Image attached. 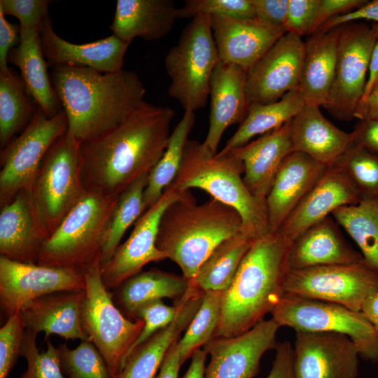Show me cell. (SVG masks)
I'll return each mask as SVG.
<instances>
[{"instance_id":"cell-1","label":"cell","mask_w":378,"mask_h":378,"mask_svg":"<svg viewBox=\"0 0 378 378\" xmlns=\"http://www.w3.org/2000/svg\"><path fill=\"white\" fill-rule=\"evenodd\" d=\"M175 111L145 102L116 126L80 142V175L86 191L117 197L149 174L163 155Z\"/></svg>"},{"instance_id":"cell-2","label":"cell","mask_w":378,"mask_h":378,"mask_svg":"<svg viewBox=\"0 0 378 378\" xmlns=\"http://www.w3.org/2000/svg\"><path fill=\"white\" fill-rule=\"evenodd\" d=\"M50 78L68 130L81 142L112 129L145 102L146 88L132 71L61 66L52 68Z\"/></svg>"},{"instance_id":"cell-3","label":"cell","mask_w":378,"mask_h":378,"mask_svg":"<svg viewBox=\"0 0 378 378\" xmlns=\"http://www.w3.org/2000/svg\"><path fill=\"white\" fill-rule=\"evenodd\" d=\"M291 242L278 231L258 237L223 292L213 338L230 337L251 329L284 295L286 257Z\"/></svg>"},{"instance_id":"cell-4","label":"cell","mask_w":378,"mask_h":378,"mask_svg":"<svg viewBox=\"0 0 378 378\" xmlns=\"http://www.w3.org/2000/svg\"><path fill=\"white\" fill-rule=\"evenodd\" d=\"M243 230L233 208L212 197L199 204L187 190L163 213L156 245L192 281L212 251Z\"/></svg>"},{"instance_id":"cell-5","label":"cell","mask_w":378,"mask_h":378,"mask_svg":"<svg viewBox=\"0 0 378 378\" xmlns=\"http://www.w3.org/2000/svg\"><path fill=\"white\" fill-rule=\"evenodd\" d=\"M242 161L232 151L212 154L195 140H188L180 169L169 186L179 191L201 189L240 215L244 230L255 238L270 232L266 201L246 186Z\"/></svg>"},{"instance_id":"cell-6","label":"cell","mask_w":378,"mask_h":378,"mask_svg":"<svg viewBox=\"0 0 378 378\" xmlns=\"http://www.w3.org/2000/svg\"><path fill=\"white\" fill-rule=\"evenodd\" d=\"M80 142L69 130L58 138L28 190L34 214L46 239L86 192L80 175Z\"/></svg>"},{"instance_id":"cell-7","label":"cell","mask_w":378,"mask_h":378,"mask_svg":"<svg viewBox=\"0 0 378 378\" xmlns=\"http://www.w3.org/2000/svg\"><path fill=\"white\" fill-rule=\"evenodd\" d=\"M118 197L86 191L43 242L37 264L83 273L100 260L104 228Z\"/></svg>"},{"instance_id":"cell-8","label":"cell","mask_w":378,"mask_h":378,"mask_svg":"<svg viewBox=\"0 0 378 378\" xmlns=\"http://www.w3.org/2000/svg\"><path fill=\"white\" fill-rule=\"evenodd\" d=\"M219 62L211 16L193 18L164 57L171 81L168 94L179 102L184 111L195 113L206 106L211 76Z\"/></svg>"},{"instance_id":"cell-9","label":"cell","mask_w":378,"mask_h":378,"mask_svg":"<svg viewBox=\"0 0 378 378\" xmlns=\"http://www.w3.org/2000/svg\"><path fill=\"white\" fill-rule=\"evenodd\" d=\"M85 298L82 307V327L104 358L115 378L125 364L130 347L143 329V319L127 318L114 303L111 292L104 285L100 260L84 272Z\"/></svg>"},{"instance_id":"cell-10","label":"cell","mask_w":378,"mask_h":378,"mask_svg":"<svg viewBox=\"0 0 378 378\" xmlns=\"http://www.w3.org/2000/svg\"><path fill=\"white\" fill-rule=\"evenodd\" d=\"M270 314L280 327L287 326L295 332L346 335L356 344L362 358L378 363V338L361 312L336 303L284 294Z\"/></svg>"},{"instance_id":"cell-11","label":"cell","mask_w":378,"mask_h":378,"mask_svg":"<svg viewBox=\"0 0 378 378\" xmlns=\"http://www.w3.org/2000/svg\"><path fill=\"white\" fill-rule=\"evenodd\" d=\"M67 130L63 109L48 118L38 106L28 125L1 150L0 207L30 188L46 154Z\"/></svg>"},{"instance_id":"cell-12","label":"cell","mask_w":378,"mask_h":378,"mask_svg":"<svg viewBox=\"0 0 378 378\" xmlns=\"http://www.w3.org/2000/svg\"><path fill=\"white\" fill-rule=\"evenodd\" d=\"M377 290L378 270L365 260L288 270L284 281L285 294L336 303L356 312H361L365 300Z\"/></svg>"},{"instance_id":"cell-13","label":"cell","mask_w":378,"mask_h":378,"mask_svg":"<svg viewBox=\"0 0 378 378\" xmlns=\"http://www.w3.org/2000/svg\"><path fill=\"white\" fill-rule=\"evenodd\" d=\"M340 27L334 81L323 106L341 120L354 118L366 85L371 54L378 41V24L347 23Z\"/></svg>"},{"instance_id":"cell-14","label":"cell","mask_w":378,"mask_h":378,"mask_svg":"<svg viewBox=\"0 0 378 378\" xmlns=\"http://www.w3.org/2000/svg\"><path fill=\"white\" fill-rule=\"evenodd\" d=\"M185 192L169 186L160 199L139 218L129 237L119 245L111 258L101 265L102 280L109 291L141 272L148 263L166 259L156 245L160 222L166 209Z\"/></svg>"},{"instance_id":"cell-15","label":"cell","mask_w":378,"mask_h":378,"mask_svg":"<svg viewBox=\"0 0 378 378\" xmlns=\"http://www.w3.org/2000/svg\"><path fill=\"white\" fill-rule=\"evenodd\" d=\"M85 290V276L80 271L19 262L0 256V305L8 317L45 295Z\"/></svg>"},{"instance_id":"cell-16","label":"cell","mask_w":378,"mask_h":378,"mask_svg":"<svg viewBox=\"0 0 378 378\" xmlns=\"http://www.w3.org/2000/svg\"><path fill=\"white\" fill-rule=\"evenodd\" d=\"M302 37L286 32L246 73V92L249 104H269L298 89L304 57Z\"/></svg>"},{"instance_id":"cell-17","label":"cell","mask_w":378,"mask_h":378,"mask_svg":"<svg viewBox=\"0 0 378 378\" xmlns=\"http://www.w3.org/2000/svg\"><path fill=\"white\" fill-rule=\"evenodd\" d=\"M295 378H357L360 353L346 335L295 332Z\"/></svg>"},{"instance_id":"cell-18","label":"cell","mask_w":378,"mask_h":378,"mask_svg":"<svg viewBox=\"0 0 378 378\" xmlns=\"http://www.w3.org/2000/svg\"><path fill=\"white\" fill-rule=\"evenodd\" d=\"M279 326L262 320L248 331L230 337H217L205 344L210 355L204 378H253L263 354L276 346Z\"/></svg>"},{"instance_id":"cell-19","label":"cell","mask_w":378,"mask_h":378,"mask_svg":"<svg viewBox=\"0 0 378 378\" xmlns=\"http://www.w3.org/2000/svg\"><path fill=\"white\" fill-rule=\"evenodd\" d=\"M211 18V29L220 61L248 71L286 33L284 27L258 18Z\"/></svg>"},{"instance_id":"cell-20","label":"cell","mask_w":378,"mask_h":378,"mask_svg":"<svg viewBox=\"0 0 378 378\" xmlns=\"http://www.w3.org/2000/svg\"><path fill=\"white\" fill-rule=\"evenodd\" d=\"M41 44L48 65L85 66L102 73L122 69L124 57L130 43L112 34L84 44L70 43L59 36L48 16L41 25Z\"/></svg>"},{"instance_id":"cell-21","label":"cell","mask_w":378,"mask_h":378,"mask_svg":"<svg viewBox=\"0 0 378 378\" xmlns=\"http://www.w3.org/2000/svg\"><path fill=\"white\" fill-rule=\"evenodd\" d=\"M247 71L231 63L219 62L209 81V126L202 146L217 153L221 137L232 125L241 123L249 103L246 92Z\"/></svg>"},{"instance_id":"cell-22","label":"cell","mask_w":378,"mask_h":378,"mask_svg":"<svg viewBox=\"0 0 378 378\" xmlns=\"http://www.w3.org/2000/svg\"><path fill=\"white\" fill-rule=\"evenodd\" d=\"M360 200L343 172L335 165L329 166L277 231L292 242L308 227L331 216L338 208L356 204Z\"/></svg>"},{"instance_id":"cell-23","label":"cell","mask_w":378,"mask_h":378,"mask_svg":"<svg viewBox=\"0 0 378 378\" xmlns=\"http://www.w3.org/2000/svg\"><path fill=\"white\" fill-rule=\"evenodd\" d=\"M328 167L302 152L282 161L266 198L270 230L276 232L321 178Z\"/></svg>"},{"instance_id":"cell-24","label":"cell","mask_w":378,"mask_h":378,"mask_svg":"<svg viewBox=\"0 0 378 378\" xmlns=\"http://www.w3.org/2000/svg\"><path fill=\"white\" fill-rule=\"evenodd\" d=\"M339 226L332 216H328L302 232L288 251V270L365 260L345 240Z\"/></svg>"},{"instance_id":"cell-25","label":"cell","mask_w":378,"mask_h":378,"mask_svg":"<svg viewBox=\"0 0 378 378\" xmlns=\"http://www.w3.org/2000/svg\"><path fill=\"white\" fill-rule=\"evenodd\" d=\"M85 294V290L59 291L26 303L20 310L26 329L44 332L46 340L55 334L66 340H88L81 323Z\"/></svg>"},{"instance_id":"cell-26","label":"cell","mask_w":378,"mask_h":378,"mask_svg":"<svg viewBox=\"0 0 378 378\" xmlns=\"http://www.w3.org/2000/svg\"><path fill=\"white\" fill-rule=\"evenodd\" d=\"M204 292L190 286L176 301L178 312L174 320L136 348L115 378H155L169 347L186 330L201 305Z\"/></svg>"},{"instance_id":"cell-27","label":"cell","mask_w":378,"mask_h":378,"mask_svg":"<svg viewBox=\"0 0 378 378\" xmlns=\"http://www.w3.org/2000/svg\"><path fill=\"white\" fill-rule=\"evenodd\" d=\"M293 152H302L317 162L333 165L352 144L351 133L330 122L320 106L304 105L289 122Z\"/></svg>"},{"instance_id":"cell-28","label":"cell","mask_w":378,"mask_h":378,"mask_svg":"<svg viewBox=\"0 0 378 378\" xmlns=\"http://www.w3.org/2000/svg\"><path fill=\"white\" fill-rule=\"evenodd\" d=\"M289 122L252 142L231 150L243 162L246 186L261 200L266 201L280 164L293 152Z\"/></svg>"},{"instance_id":"cell-29","label":"cell","mask_w":378,"mask_h":378,"mask_svg":"<svg viewBox=\"0 0 378 378\" xmlns=\"http://www.w3.org/2000/svg\"><path fill=\"white\" fill-rule=\"evenodd\" d=\"M46 237L40 228L28 190L0 210V254L19 262L37 264Z\"/></svg>"},{"instance_id":"cell-30","label":"cell","mask_w":378,"mask_h":378,"mask_svg":"<svg viewBox=\"0 0 378 378\" xmlns=\"http://www.w3.org/2000/svg\"><path fill=\"white\" fill-rule=\"evenodd\" d=\"M41 28L20 27L19 44L10 50L8 62L20 69L27 94L47 117L52 118L62 109L48 74Z\"/></svg>"},{"instance_id":"cell-31","label":"cell","mask_w":378,"mask_h":378,"mask_svg":"<svg viewBox=\"0 0 378 378\" xmlns=\"http://www.w3.org/2000/svg\"><path fill=\"white\" fill-rule=\"evenodd\" d=\"M177 10L172 0H118L110 29L129 43L136 37L158 40L172 30Z\"/></svg>"},{"instance_id":"cell-32","label":"cell","mask_w":378,"mask_h":378,"mask_svg":"<svg viewBox=\"0 0 378 378\" xmlns=\"http://www.w3.org/2000/svg\"><path fill=\"white\" fill-rule=\"evenodd\" d=\"M340 27L316 32L305 41L298 89L305 105L327 102L335 75Z\"/></svg>"},{"instance_id":"cell-33","label":"cell","mask_w":378,"mask_h":378,"mask_svg":"<svg viewBox=\"0 0 378 378\" xmlns=\"http://www.w3.org/2000/svg\"><path fill=\"white\" fill-rule=\"evenodd\" d=\"M191 281L185 276L151 269L131 276L111 292L112 298L129 319L137 320V314L145 304L162 298H182Z\"/></svg>"},{"instance_id":"cell-34","label":"cell","mask_w":378,"mask_h":378,"mask_svg":"<svg viewBox=\"0 0 378 378\" xmlns=\"http://www.w3.org/2000/svg\"><path fill=\"white\" fill-rule=\"evenodd\" d=\"M299 89L287 92L279 100L269 103H251L244 120L226 142L221 152L239 148L257 135L274 130L290 120L304 106Z\"/></svg>"},{"instance_id":"cell-35","label":"cell","mask_w":378,"mask_h":378,"mask_svg":"<svg viewBox=\"0 0 378 378\" xmlns=\"http://www.w3.org/2000/svg\"><path fill=\"white\" fill-rule=\"evenodd\" d=\"M256 239L243 230L222 241L200 266L191 284L202 292L225 290Z\"/></svg>"},{"instance_id":"cell-36","label":"cell","mask_w":378,"mask_h":378,"mask_svg":"<svg viewBox=\"0 0 378 378\" xmlns=\"http://www.w3.org/2000/svg\"><path fill=\"white\" fill-rule=\"evenodd\" d=\"M21 76L0 71V146L4 149L28 125L38 108L28 97Z\"/></svg>"},{"instance_id":"cell-37","label":"cell","mask_w":378,"mask_h":378,"mask_svg":"<svg viewBox=\"0 0 378 378\" xmlns=\"http://www.w3.org/2000/svg\"><path fill=\"white\" fill-rule=\"evenodd\" d=\"M195 122V113L186 111L172 132L163 155L148 176L144 192L145 211L160 199L176 176L189 134Z\"/></svg>"},{"instance_id":"cell-38","label":"cell","mask_w":378,"mask_h":378,"mask_svg":"<svg viewBox=\"0 0 378 378\" xmlns=\"http://www.w3.org/2000/svg\"><path fill=\"white\" fill-rule=\"evenodd\" d=\"M331 216L356 242L364 260L378 270V199L341 206Z\"/></svg>"},{"instance_id":"cell-39","label":"cell","mask_w":378,"mask_h":378,"mask_svg":"<svg viewBox=\"0 0 378 378\" xmlns=\"http://www.w3.org/2000/svg\"><path fill=\"white\" fill-rule=\"evenodd\" d=\"M148 176H141L118 195L104 228L101 265L111 258L125 232L145 211L144 192Z\"/></svg>"},{"instance_id":"cell-40","label":"cell","mask_w":378,"mask_h":378,"mask_svg":"<svg viewBox=\"0 0 378 378\" xmlns=\"http://www.w3.org/2000/svg\"><path fill=\"white\" fill-rule=\"evenodd\" d=\"M223 291L204 292L200 309L181 339L176 342L182 361L192 356L202 345L213 339L218 324Z\"/></svg>"},{"instance_id":"cell-41","label":"cell","mask_w":378,"mask_h":378,"mask_svg":"<svg viewBox=\"0 0 378 378\" xmlns=\"http://www.w3.org/2000/svg\"><path fill=\"white\" fill-rule=\"evenodd\" d=\"M333 165L343 172L360 200L378 199V156L352 143Z\"/></svg>"},{"instance_id":"cell-42","label":"cell","mask_w":378,"mask_h":378,"mask_svg":"<svg viewBox=\"0 0 378 378\" xmlns=\"http://www.w3.org/2000/svg\"><path fill=\"white\" fill-rule=\"evenodd\" d=\"M57 348L61 369L67 378H113L102 355L90 341L83 340L73 349L66 344Z\"/></svg>"},{"instance_id":"cell-43","label":"cell","mask_w":378,"mask_h":378,"mask_svg":"<svg viewBox=\"0 0 378 378\" xmlns=\"http://www.w3.org/2000/svg\"><path fill=\"white\" fill-rule=\"evenodd\" d=\"M36 333L26 329L20 356L27 360V368L20 378H64L58 348L47 339V349L40 352L36 346Z\"/></svg>"},{"instance_id":"cell-44","label":"cell","mask_w":378,"mask_h":378,"mask_svg":"<svg viewBox=\"0 0 378 378\" xmlns=\"http://www.w3.org/2000/svg\"><path fill=\"white\" fill-rule=\"evenodd\" d=\"M234 19L256 18L251 0H187L178 8L177 18L198 15Z\"/></svg>"},{"instance_id":"cell-45","label":"cell","mask_w":378,"mask_h":378,"mask_svg":"<svg viewBox=\"0 0 378 378\" xmlns=\"http://www.w3.org/2000/svg\"><path fill=\"white\" fill-rule=\"evenodd\" d=\"M25 330L20 311L9 316L0 328V378H8L20 356Z\"/></svg>"},{"instance_id":"cell-46","label":"cell","mask_w":378,"mask_h":378,"mask_svg":"<svg viewBox=\"0 0 378 378\" xmlns=\"http://www.w3.org/2000/svg\"><path fill=\"white\" fill-rule=\"evenodd\" d=\"M177 312V304L168 306L162 300L151 302L143 306L137 314V319H143L144 325L138 337L130 347L127 359L136 348L158 331L169 325L174 320Z\"/></svg>"},{"instance_id":"cell-47","label":"cell","mask_w":378,"mask_h":378,"mask_svg":"<svg viewBox=\"0 0 378 378\" xmlns=\"http://www.w3.org/2000/svg\"><path fill=\"white\" fill-rule=\"evenodd\" d=\"M47 0H1L0 11L20 21V27H41L49 16Z\"/></svg>"},{"instance_id":"cell-48","label":"cell","mask_w":378,"mask_h":378,"mask_svg":"<svg viewBox=\"0 0 378 378\" xmlns=\"http://www.w3.org/2000/svg\"><path fill=\"white\" fill-rule=\"evenodd\" d=\"M321 0H289L284 28L300 36L311 35Z\"/></svg>"},{"instance_id":"cell-49","label":"cell","mask_w":378,"mask_h":378,"mask_svg":"<svg viewBox=\"0 0 378 378\" xmlns=\"http://www.w3.org/2000/svg\"><path fill=\"white\" fill-rule=\"evenodd\" d=\"M368 1L365 0H321L311 35L316 33L318 28L328 20L354 10Z\"/></svg>"},{"instance_id":"cell-50","label":"cell","mask_w":378,"mask_h":378,"mask_svg":"<svg viewBox=\"0 0 378 378\" xmlns=\"http://www.w3.org/2000/svg\"><path fill=\"white\" fill-rule=\"evenodd\" d=\"M289 0H251L256 18L274 26L284 27Z\"/></svg>"},{"instance_id":"cell-51","label":"cell","mask_w":378,"mask_h":378,"mask_svg":"<svg viewBox=\"0 0 378 378\" xmlns=\"http://www.w3.org/2000/svg\"><path fill=\"white\" fill-rule=\"evenodd\" d=\"M358 20H370L378 24V0L368 1L354 10L328 20L318 28L316 32H325L336 27Z\"/></svg>"},{"instance_id":"cell-52","label":"cell","mask_w":378,"mask_h":378,"mask_svg":"<svg viewBox=\"0 0 378 378\" xmlns=\"http://www.w3.org/2000/svg\"><path fill=\"white\" fill-rule=\"evenodd\" d=\"M275 349L273 365L266 378H295L293 346L285 341L277 344Z\"/></svg>"},{"instance_id":"cell-53","label":"cell","mask_w":378,"mask_h":378,"mask_svg":"<svg viewBox=\"0 0 378 378\" xmlns=\"http://www.w3.org/2000/svg\"><path fill=\"white\" fill-rule=\"evenodd\" d=\"M351 133L354 144L378 156V118L359 120Z\"/></svg>"},{"instance_id":"cell-54","label":"cell","mask_w":378,"mask_h":378,"mask_svg":"<svg viewBox=\"0 0 378 378\" xmlns=\"http://www.w3.org/2000/svg\"><path fill=\"white\" fill-rule=\"evenodd\" d=\"M20 41V26L8 22L0 11V71H6L8 57L13 46Z\"/></svg>"},{"instance_id":"cell-55","label":"cell","mask_w":378,"mask_h":378,"mask_svg":"<svg viewBox=\"0 0 378 378\" xmlns=\"http://www.w3.org/2000/svg\"><path fill=\"white\" fill-rule=\"evenodd\" d=\"M177 340L167 351L155 378H178V372L183 362L176 346Z\"/></svg>"},{"instance_id":"cell-56","label":"cell","mask_w":378,"mask_h":378,"mask_svg":"<svg viewBox=\"0 0 378 378\" xmlns=\"http://www.w3.org/2000/svg\"><path fill=\"white\" fill-rule=\"evenodd\" d=\"M354 118L359 120L378 118V86L373 89L365 102L358 104Z\"/></svg>"},{"instance_id":"cell-57","label":"cell","mask_w":378,"mask_h":378,"mask_svg":"<svg viewBox=\"0 0 378 378\" xmlns=\"http://www.w3.org/2000/svg\"><path fill=\"white\" fill-rule=\"evenodd\" d=\"M207 352L204 349H197L191 356V362L183 378H204Z\"/></svg>"},{"instance_id":"cell-58","label":"cell","mask_w":378,"mask_h":378,"mask_svg":"<svg viewBox=\"0 0 378 378\" xmlns=\"http://www.w3.org/2000/svg\"><path fill=\"white\" fill-rule=\"evenodd\" d=\"M368 72L369 75L367 79L364 93L359 103L363 102L368 99L370 94L374 89L378 78V41L374 45L371 54Z\"/></svg>"},{"instance_id":"cell-59","label":"cell","mask_w":378,"mask_h":378,"mask_svg":"<svg viewBox=\"0 0 378 378\" xmlns=\"http://www.w3.org/2000/svg\"><path fill=\"white\" fill-rule=\"evenodd\" d=\"M361 312L372 323L378 338V290L365 300L362 307Z\"/></svg>"},{"instance_id":"cell-60","label":"cell","mask_w":378,"mask_h":378,"mask_svg":"<svg viewBox=\"0 0 378 378\" xmlns=\"http://www.w3.org/2000/svg\"><path fill=\"white\" fill-rule=\"evenodd\" d=\"M377 86H378V78H377V81H376V83H375V85H374V88H375L377 87Z\"/></svg>"}]
</instances>
